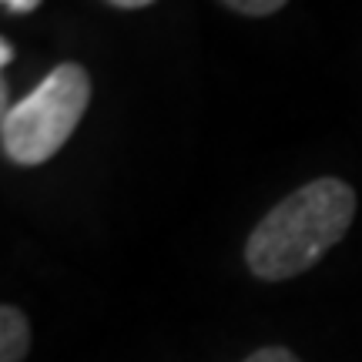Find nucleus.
Masks as SVG:
<instances>
[{"instance_id":"nucleus-8","label":"nucleus","mask_w":362,"mask_h":362,"mask_svg":"<svg viewBox=\"0 0 362 362\" xmlns=\"http://www.w3.org/2000/svg\"><path fill=\"white\" fill-rule=\"evenodd\" d=\"M0 61H4V64H11V57H13V51H11V44H7V40H4V47H0Z\"/></svg>"},{"instance_id":"nucleus-2","label":"nucleus","mask_w":362,"mask_h":362,"mask_svg":"<svg viewBox=\"0 0 362 362\" xmlns=\"http://www.w3.org/2000/svg\"><path fill=\"white\" fill-rule=\"evenodd\" d=\"M90 104L88 67L64 61L27 94L24 101L11 104L0 117V144L4 158L13 165H44L51 161L67 138L74 134Z\"/></svg>"},{"instance_id":"nucleus-4","label":"nucleus","mask_w":362,"mask_h":362,"mask_svg":"<svg viewBox=\"0 0 362 362\" xmlns=\"http://www.w3.org/2000/svg\"><path fill=\"white\" fill-rule=\"evenodd\" d=\"M228 11L245 13V17H272L288 4V0H221Z\"/></svg>"},{"instance_id":"nucleus-6","label":"nucleus","mask_w":362,"mask_h":362,"mask_svg":"<svg viewBox=\"0 0 362 362\" xmlns=\"http://www.w3.org/2000/svg\"><path fill=\"white\" fill-rule=\"evenodd\" d=\"M4 7L13 13H30L40 7V0H4Z\"/></svg>"},{"instance_id":"nucleus-1","label":"nucleus","mask_w":362,"mask_h":362,"mask_svg":"<svg viewBox=\"0 0 362 362\" xmlns=\"http://www.w3.org/2000/svg\"><path fill=\"white\" fill-rule=\"evenodd\" d=\"M356 218V192L342 178H315L285 194L252 228L245 265L262 282H288L315 269L346 238Z\"/></svg>"},{"instance_id":"nucleus-7","label":"nucleus","mask_w":362,"mask_h":362,"mask_svg":"<svg viewBox=\"0 0 362 362\" xmlns=\"http://www.w3.org/2000/svg\"><path fill=\"white\" fill-rule=\"evenodd\" d=\"M107 4L117 11H141V7H151L155 0H107Z\"/></svg>"},{"instance_id":"nucleus-5","label":"nucleus","mask_w":362,"mask_h":362,"mask_svg":"<svg viewBox=\"0 0 362 362\" xmlns=\"http://www.w3.org/2000/svg\"><path fill=\"white\" fill-rule=\"evenodd\" d=\"M242 362H302V359L292 349H285V346H262V349H255Z\"/></svg>"},{"instance_id":"nucleus-3","label":"nucleus","mask_w":362,"mask_h":362,"mask_svg":"<svg viewBox=\"0 0 362 362\" xmlns=\"http://www.w3.org/2000/svg\"><path fill=\"white\" fill-rule=\"evenodd\" d=\"M30 352V322L17 305H0V362H24Z\"/></svg>"}]
</instances>
